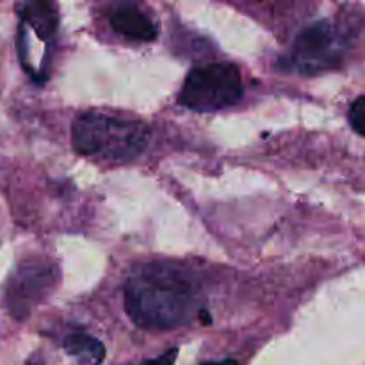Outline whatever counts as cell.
I'll list each match as a JSON object with an SVG mask.
<instances>
[{
    "instance_id": "6da1fadb",
    "label": "cell",
    "mask_w": 365,
    "mask_h": 365,
    "mask_svg": "<svg viewBox=\"0 0 365 365\" xmlns=\"http://www.w3.org/2000/svg\"><path fill=\"white\" fill-rule=\"evenodd\" d=\"M125 310L145 330H175L191 324L202 310V294L187 271L152 262L128 277Z\"/></svg>"
},
{
    "instance_id": "7a4b0ae2",
    "label": "cell",
    "mask_w": 365,
    "mask_h": 365,
    "mask_svg": "<svg viewBox=\"0 0 365 365\" xmlns=\"http://www.w3.org/2000/svg\"><path fill=\"white\" fill-rule=\"evenodd\" d=\"M71 141L81 155L107 163H128L148 148L150 130L134 118L91 110L73 121Z\"/></svg>"
},
{
    "instance_id": "3957f363",
    "label": "cell",
    "mask_w": 365,
    "mask_h": 365,
    "mask_svg": "<svg viewBox=\"0 0 365 365\" xmlns=\"http://www.w3.org/2000/svg\"><path fill=\"white\" fill-rule=\"evenodd\" d=\"M242 77L230 63H209L192 68L178 102L196 113H212L235 106L242 98Z\"/></svg>"
},
{
    "instance_id": "277c9868",
    "label": "cell",
    "mask_w": 365,
    "mask_h": 365,
    "mask_svg": "<svg viewBox=\"0 0 365 365\" xmlns=\"http://www.w3.org/2000/svg\"><path fill=\"white\" fill-rule=\"evenodd\" d=\"M342 46L344 43L337 29L331 27L328 21H317L296 38L284 66L298 73L328 70L337 64L339 57L342 56Z\"/></svg>"
},
{
    "instance_id": "5b68a950",
    "label": "cell",
    "mask_w": 365,
    "mask_h": 365,
    "mask_svg": "<svg viewBox=\"0 0 365 365\" xmlns=\"http://www.w3.org/2000/svg\"><path fill=\"white\" fill-rule=\"evenodd\" d=\"M53 284V269L41 262L36 266H25L16 274V280L9 287L11 310L14 316L29 312V303L38 302L43 292L48 291Z\"/></svg>"
},
{
    "instance_id": "8992f818",
    "label": "cell",
    "mask_w": 365,
    "mask_h": 365,
    "mask_svg": "<svg viewBox=\"0 0 365 365\" xmlns=\"http://www.w3.org/2000/svg\"><path fill=\"white\" fill-rule=\"evenodd\" d=\"M110 27L118 34L135 41H153L157 38V27L148 14L138 7H120L110 14Z\"/></svg>"
},
{
    "instance_id": "52a82bcc",
    "label": "cell",
    "mask_w": 365,
    "mask_h": 365,
    "mask_svg": "<svg viewBox=\"0 0 365 365\" xmlns=\"http://www.w3.org/2000/svg\"><path fill=\"white\" fill-rule=\"evenodd\" d=\"M24 20L36 29L41 38H50L57 29V14L52 4L32 2L24 6Z\"/></svg>"
},
{
    "instance_id": "ba28073f",
    "label": "cell",
    "mask_w": 365,
    "mask_h": 365,
    "mask_svg": "<svg viewBox=\"0 0 365 365\" xmlns=\"http://www.w3.org/2000/svg\"><path fill=\"white\" fill-rule=\"evenodd\" d=\"M64 349L73 356H82V359H89L91 365L100 364L103 359V348L96 339L89 337L86 334H71L70 337L64 341Z\"/></svg>"
},
{
    "instance_id": "9c48e42d",
    "label": "cell",
    "mask_w": 365,
    "mask_h": 365,
    "mask_svg": "<svg viewBox=\"0 0 365 365\" xmlns=\"http://www.w3.org/2000/svg\"><path fill=\"white\" fill-rule=\"evenodd\" d=\"M349 121H351L353 128L365 138V96L355 100L349 109Z\"/></svg>"
},
{
    "instance_id": "30bf717a",
    "label": "cell",
    "mask_w": 365,
    "mask_h": 365,
    "mask_svg": "<svg viewBox=\"0 0 365 365\" xmlns=\"http://www.w3.org/2000/svg\"><path fill=\"white\" fill-rule=\"evenodd\" d=\"M177 349H171L170 353H164L163 356H159V359L155 360H146L145 364L141 365H173L175 360H177Z\"/></svg>"
},
{
    "instance_id": "8fae6325",
    "label": "cell",
    "mask_w": 365,
    "mask_h": 365,
    "mask_svg": "<svg viewBox=\"0 0 365 365\" xmlns=\"http://www.w3.org/2000/svg\"><path fill=\"white\" fill-rule=\"evenodd\" d=\"M202 365H237L235 360H220V362H205Z\"/></svg>"
},
{
    "instance_id": "7c38bea8",
    "label": "cell",
    "mask_w": 365,
    "mask_h": 365,
    "mask_svg": "<svg viewBox=\"0 0 365 365\" xmlns=\"http://www.w3.org/2000/svg\"><path fill=\"white\" fill-rule=\"evenodd\" d=\"M29 365H39V364H29Z\"/></svg>"
}]
</instances>
